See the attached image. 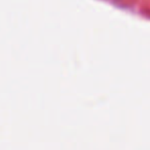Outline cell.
I'll use <instances>...</instances> for the list:
<instances>
[]
</instances>
